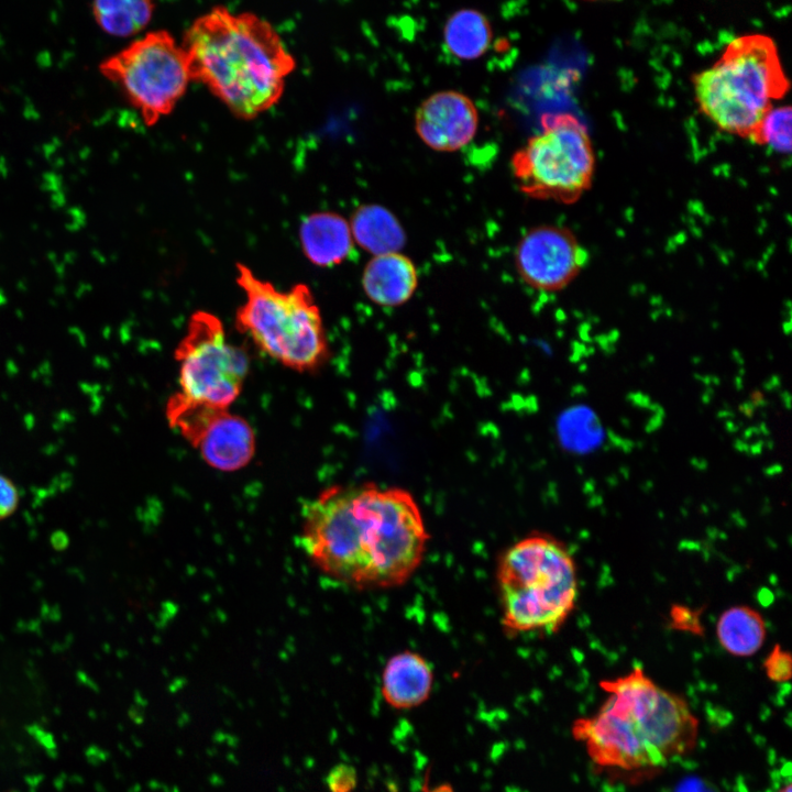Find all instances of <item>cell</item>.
<instances>
[{
	"label": "cell",
	"instance_id": "cell-1",
	"mask_svg": "<svg viewBox=\"0 0 792 792\" xmlns=\"http://www.w3.org/2000/svg\"><path fill=\"white\" fill-rule=\"evenodd\" d=\"M429 534L410 492L334 485L305 503L300 544L324 574L352 587L391 588L420 566Z\"/></svg>",
	"mask_w": 792,
	"mask_h": 792
},
{
	"label": "cell",
	"instance_id": "cell-2",
	"mask_svg": "<svg viewBox=\"0 0 792 792\" xmlns=\"http://www.w3.org/2000/svg\"><path fill=\"white\" fill-rule=\"evenodd\" d=\"M600 685L608 695L602 706L572 726L573 737L595 765L660 767L695 747L698 721L686 701L659 686L641 668Z\"/></svg>",
	"mask_w": 792,
	"mask_h": 792
},
{
	"label": "cell",
	"instance_id": "cell-3",
	"mask_svg": "<svg viewBox=\"0 0 792 792\" xmlns=\"http://www.w3.org/2000/svg\"><path fill=\"white\" fill-rule=\"evenodd\" d=\"M191 80L202 82L239 118L252 119L282 97L295 59L275 29L254 13L217 7L187 29Z\"/></svg>",
	"mask_w": 792,
	"mask_h": 792
},
{
	"label": "cell",
	"instance_id": "cell-4",
	"mask_svg": "<svg viewBox=\"0 0 792 792\" xmlns=\"http://www.w3.org/2000/svg\"><path fill=\"white\" fill-rule=\"evenodd\" d=\"M502 627L510 636L557 632L579 594L573 557L557 538L534 534L508 547L496 568Z\"/></svg>",
	"mask_w": 792,
	"mask_h": 792
},
{
	"label": "cell",
	"instance_id": "cell-5",
	"mask_svg": "<svg viewBox=\"0 0 792 792\" xmlns=\"http://www.w3.org/2000/svg\"><path fill=\"white\" fill-rule=\"evenodd\" d=\"M691 80L701 112L722 131L748 140L790 89L776 42L760 33L734 38Z\"/></svg>",
	"mask_w": 792,
	"mask_h": 792
},
{
	"label": "cell",
	"instance_id": "cell-6",
	"mask_svg": "<svg viewBox=\"0 0 792 792\" xmlns=\"http://www.w3.org/2000/svg\"><path fill=\"white\" fill-rule=\"evenodd\" d=\"M235 267V282L245 296L237 309V329L285 367L310 373L323 366L329 343L310 288L300 283L280 292L246 265Z\"/></svg>",
	"mask_w": 792,
	"mask_h": 792
},
{
	"label": "cell",
	"instance_id": "cell-7",
	"mask_svg": "<svg viewBox=\"0 0 792 792\" xmlns=\"http://www.w3.org/2000/svg\"><path fill=\"white\" fill-rule=\"evenodd\" d=\"M541 128L513 154L514 177L530 198L572 205L594 177L596 157L588 131L571 113L543 114Z\"/></svg>",
	"mask_w": 792,
	"mask_h": 792
},
{
	"label": "cell",
	"instance_id": "cell-8",
	"mask_svg": "<svg viewBox=\"0 0 792 792\" xmlns=\"http://www.w3.org/2000/svg\"><path fill=\"white\" fill-rule=\"evenodd\" d=\"M99 69L122 89L147 125L173 111L191 80L183 46L164 30L135 40L106 58Z\"/></svg>",
	"mask_w": 792,
	"mask_h": 792
},
{
	"label": "cell",
	"instance_id": "cell-9",
	"mask_svg": "<svg viewBox=\"0 0 792 792\" xmlns=\"http://www.w3.org/2000/svg\"><path fill=\"white\" fill-rule=\"evenodd\" d=\"M174 354L179 365L177 392L185 397L229 409L241 394L250 360L242 348L229 341L216 315L194 312Z\"/></svg>",
	"mask_w": 792,
	"mask_h": 792
},
{
	"label": "cell",
	"instance_id": "cell-10",
	"mask_svg": "<svg viewBox=\"0 0 792 792\" xmlns=\"http://www.w3.org/2000/svg\"><path fill=\"white\" fill-rule=\"evenodd\" d=\"M588 251L568 228L541 224L520 239L515 267L529 287L556 293L566 288L586 267Z\"/></svg>",
	"mask_w": 792,
	"mask_h": 792
},
{
	"label": "cell",
	"instance_id": "cell-11",
	"mask_svg": "<svg viewBox=\"0 0 792 792\" xmlns=\"http://www.w3.org/2000/svg\"><path fill=\"white\" fill-rule=\"evenodd\" d=\"M182 437L211 468L234 472L253 459L256 439L252 426L229 409L209 407L196 415Z\"/></svg>",
	"mask_w": 792,
	"mask_h": 792
},
{
	"label": "cell",
	"instance_id": "cell-12",
	"mask_svg": "<svg viewBox=\"0 0 792 792\" xmlns=\"http://www.w3.org/2000/svg\"><path fill=\"white\" fill-rule=\"evenodd\" d=\"M479 112L473 101L455 90L438 91L425 99L415 113L421 141L439 152H454L476 134Z\"/></svg>",
	"mask_w": 792,
	"mask_h": 792
},
{
	"label": "cell",
	"instance_id": "cell-13",
	"mask_svg": "<svg viewBox=\"0 0 792 792\" xmlns=\"http://www.w3.org/2000/svg\"><path fill=\"white\" fill-rule=\"evenodd\" d=\"M432 686L433 670L427 659L416 651L397 652L383 668L381 692L393 708L410 710L424 704Z\"/></svg>",
	"mask_w": 792,
	"mask_h": 792
},
{
	"label": "cell",
	"instance_id": "cell-14",
	"mask_svg": "<svg viewBox=\"0 0 792 792\" xmlns=\"http://www.w3.org/2000/svg\"><path fill=\"white\" fill-rule=\"evenodd\" d=\"M418 283L416 265L400 252L373 256L361 278L366 297L382 307L406 304L415 294Z\"/></svg>",
	"mask_w": 792,
	"mask_h": 792
},
{
	"label": "cell",
	"instance_id": "cell-15",
	"mask_svg": "<svg viewBox=\"0 0 792 792\" xmlns=\"http://www.w3.org/2000/svg\"><path fill=\"white\" fill-rule=\"evenodd\" d=\"M299 240L308 261L320 267L343 263L354 249L350 223L331 211L306 217L300 223Z\"/></svg>",
	"mask_w": 792,
	"mask_h": 792
},
{
	"label": "cell",
	"instance_id": "cell-16",
	"mask_svg": "<svg viewBox=\"0 0 792 792\" xmlns=\"http://www.w3.org/2000/svg\"><path fill=\"white\" fill-rule=\"evenodd\" d=\"M350 228L353 241L374 256L399 253L407 241L397 217L377 204L358 207L352 215Z\"/></svg>",
	"mask_w": 792,
	"mask_h": 792
},
{
	"label": "cell",
	"instance_id": "cell-17",
	"mask_svg": "<svg viewBox=\"0 0 792 792\" xmlns=\"http://www.w3.org/2000/svg\"><path fill=\"white\" fill-rule=\"evenodd\" d=\"M716 637L722 648L736 657H750L759 651L767 637L762 615L746 605L725 609L716 623Z\"/></svg>",
	"mask_w": 792,
	"mask_h": 792
},
{
	"label": "cell",
	"instance_id": "cell-18",
	"mask_svg": "<svg viewBox=\"0 0 792 792\" xmlns=\"http://www.w3.org/2000/svg\"><path fill=\"white\" fill-rule=\"evenodd\" d=\"M493 31L488 19L479 10L464 8L449 16L443 41L450 54L463 61L481 57L490 47Z\"/></svg>",
	"mask_w": 792,
	"mask_h": 792
},
{
	"label": "cell",
	"instance_id": "cell-19",
	"mask_svg": "<svg viewBox=\"0 0 792 792\" xmlns=\"http://www.w3.org/2000/svg\"><path fill=\"white\" fill-rule=\"evenodd\" d=\"M91 11L97 24L107 34L130 36L148 24L154 4L143 0L95 1Z\"/></svg>",
	"mask_w": 792,
	"mask_h": 792
},
{
	"label": "cell",
	"instance_id": "cell-20",
	"mask_svg": "<svg viewBox=\"0 0 792 792\" xmlns=\"http://www.w3.org/2000/svg\"><path fill=\"white\" fill-rule=\"evenodd\" d=\"M790 106L773 107L760 121L749 139L758 145H767L781 154H790L791 145Z\"/></svg>",
	"mask_w": 792,
	"mask_h": 792
},
{
	"label": "cell",
	"instance_id": "cell-21",
	"mask_svg": "<svg viewBox=\"0 0 792 792\" xmlns=\"http://www.w3.org/2000/svg\"><path fill=\"white\" fill-rule=\"evenodd\" d=\"M767 676L778 683L788 682L791 678L792 660L788 651L776 645L765 659Z\"/></svg>",
	"mask_w": 792,
	"mask_h": 792
},
{
	"label": "cell",
	"instance_id": "cell-22",
	"mask_svg": "<svg viewBox=\"0 0 792 792\" xmlns=\"http://www.w3.org/2000/svg\"><path fill=\"white\" fill-rule=\"evenodd\" d=\"M326 783L330 792H352L358 784V772L351 765L338 763L328 772Z\"/></svg>",
	"mask_w": 792,
	"mask_h": 792
},
{
	"label": "cell",
	"instance_id": "cell-23",
	"mask_svg": "<svg viewBox=\"0 0 792 792\" xmlns=\"http://www.w3.org/2000/svg\"><path fill=\"white\" fill-rule=\"evenodd\" d=\"M670 625L678 630L697 632L702 630L700 615L689 606L676 605L670 609Z\"/></svg>",
	"mask_w": 792,
	"mask_h": 792
},
{
	"label": "cell",
	"instance_id": "cell-24",
	"mask_svg": "<svg viewBox=\"0 0 792 792\" xmlns=\"http://www.w3.org/2000/svg\"><path fill=\"white\" fill-rule=\"evenodd\" d=\"M19 505V492L15 484L0 474V520L10 517Z\"/></svg>",
	"mask_w": 792,
	"mask_h": 792
},
{
	"label": "cell",
	"instance_id": "cell-25",
	"mask_svg": "<svg viewBox=\"0 0 792 792\" xmlns=\"http://www.w3.org/2000/svg\"><path fill=\"white\" fill-rule=\"evenodd\" d=\"M674 792H718L713 784L697 777L683 780Z\"/></svg>",
	"mask_w": 792,
	"mask_h": 792
},
{
	"label": "cell",
	"instance_id": "cell-26",
	"mask_svg": "<svg viewBox=\"0 0 792 792\" xmlns=\"http://www.w3.org/2000/svg\"><path fill=\"white\" fill-rule=\"evenodd\" d=\"M777 792H792L791 782L788 781L784 785H782Z\"/></svg>",
	"mask_w": 792,
	"mask_h": 792
}]
</instances>
